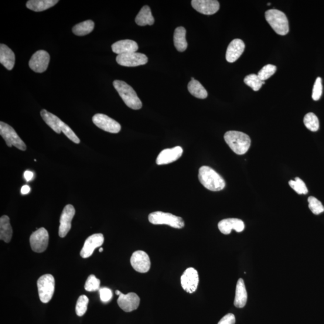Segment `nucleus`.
<instances>
[{"instance_id":"1","label":"nucleus","mask_w":324,"mask_h":324,"mask_svg":"<svg viewBox=\"0 0 324 324\" xmlns=\"http://www.w3.org/2000/svg\"><path fill=\"white\" fill-rule=\"evenodd\" d=\"M198 178L200 183L208 190L217 192L225 188L224 179L209 166L201 167L199 169Z\"/></svg>"},{"instance_id":"2","label":"nucleus","mask_w":324,"mask_h":324,"mask_svg":"<svg viewBox=\"0 0 324 324\" xmlns=\"http://www.w3.org/2000/svg\"><path fill=\"white\" fill-rule=\"evenodd\" d=\"M224 139L230 148L238 155L245 154L250 148L251 140L247 134L238 131H228Z\"/></svg>"},{"instance_id":"3","label":"nucleus","mask_w":324,"mask_h":324,"mask_svg":"<svg viewBox=\"0 0 324 324\" xmlns=\"http://www.w3.org/2000/svg\"><path fill=\"white\" fill-rule=\"evenodd\" d=\"M113 85L122 101L129 108L134 110H138L142 108V102L131 85L124 81L120 80L114 81Z\"/></svg>"},{"instance_id":"4","label":"nucleus","mask_w":324,"mask_h":324,"mask_svg":"<svg viewBox=\"0 0 324 324\" xmlns=\"http://www.w3.org/2000/svg\"><path fill=\"white\" fill-rule=\"evenodd\" d=\"M267 22L279 35L285 36L289 33V23L287 17L284 12L277 9H270L265 12Z\"/></svg>"},{"instance_id":"5","label":"nucleus","mask_w":324,"mask_h":324,"mask_svg":"<svg viewBox=\"0 0 324 324\" xmlns=\"http://www.w3.org/2000/svg\"><path fill=\"white\" fill-rule=\"evenodd\" d=\"M148 220L153 225H166L177 229H182L185 225L182 217L162 211H156L149 214Z\"/></svg>"},{"instance_id":"6","label":"nucleus","mask_w":324,"mask_h":324,"mask_svg":"<svg viewBox=\"0 0 324 324\" xmlns=\"http://www.w3.org/2000/svg\"><path fill=\"white\" fill-rule=\"evenodd\" d=\"M37 288L41 302L47 303L52 299L55 291V279L53 275L46 274L41 276L37 281Z\"/></svg>"},{"instance_id":"7","label":"nucleus","mask_w":324,"mask_h":324,"mask_svg":"<svg viewBox=\"0 0 324 324\" xmlns=\"http://www.w3.org/2000/svg\"><path fill=\"white\" fill-rule=\"evenodd\" d=\"M0 135L4 139L6 145L9 147H12V146H14L16 148L22 150V151H26L27 149V146L25 143L17 134L15 129L3 121L0 122Z\"/></svg>"},{"instance_id":"8","label":"nucleus","mask_w":324,"mask_h":324,"mask_svg":"<svg viewBox=\"0 0 324 324\" xmlns=\"http://www.w3.org/2000/svg\"><path fill=\"white\" fill-rule=\"evenodd\" d=\"M30 243L32 250L36 253L45 252L49 243L48 232L45 228H39L31 235Z\"/></svg>"},{"instance_id":"9","label":"nucleus","mask_w":324,"mask_h":324,"mask_svg":"<svg viewBox=\"0 0 324 324\" xmlns=\"http://www.w3.org/2000/svg\"><path fill=\"white\" fill-rule=\"evenodd\" d=\"M92 120L97 127L111 134H118L121 131V125L107 115L95 114L92 118Z\"/></svg>"},{"instance_id":"10","label":"nucleus","mask_w":324,"mask_h":324,"mask_svg":"<svg viewBox=\"0 0 324 324\" xmlns=\"http://www.w3.org/2000/svg\"><path fill=\"white\" fill-rule=\"evenodd\" d=\"M116 61L122 66L136 67L147 63L148 58L145 54L136 52L118 55Z\"/></svg>"},{"instance_id":"11","label":"nucleus","mask_w":324,"mask_h":324,"mask_svg":"<svg viewBox=\"0 0 324 324\" xmlns=\"http://www.w3.org/2000/svg\"><path fill=\"white\" fill-rule=\"evenodd\" d=\"M199 275L196 269L190 267L186 269L181 277V285L187 292L192 294L199 284Z\"/></svg>"},{"instance_id":"12","label":"nucleus","mask_w":324,"mask_h":324,"mask_svg":"<svg viewBox=\"0 0 324 324\" xmlns=\"http://www.w3.org/2000/svg\"><path fill=\"white\" fill-rule=\"evenodd\" d=\"M50 61V56L46 51L39 50L33 54L29 61L30 69L36 73L45 71Z\"/></svg>"},{"instance_id":"13","label":"nucleus","mask_w":324,"mask_h":324,"mask_svg":"<svg viewBox=\"0 0 324 324\" xmlns=\"http://www.w3.org/2000/svg\"><path fill=\"white\" fill-rule=\"evenodd\" d=\"M75 209L72 205L68 204L64 208L60 219L59 236L64 238L70 231L71 228V221L75 214Z\"/></svg>"},{"instance_id":"14","label":"nucleus","mask_w":324,"mask_h":324,"mask_svg":"<svg viewBox=\"0 0 324 324\" xmlns=\"http://www.w3.org/2000/svg\"><path fill=\"white\" fill-rule=\"evenodd\" d=\"M131 264L135 271L141 273L148 272L151 267L149 256L142 251H136L132 254Z\"/></svg>"},{"instance_id":"15","label":"nucleus","mask_w":324,"mask_h":324,"mask_svg":"<svg viewBox=\"0 0 324 324\" xmlns=\"http://www.w3.org/2000/svg\"><path fill=\"white\" fill-rule=\"evenodd\" d=\"M104 243V237L102 234L91 235L85 240L84 246L80 252L81 257L87 258L93 255L95 248L101 247Z\"/></svg>"},{"instance_id":"16","label":"nucleus","mask_w":324,"mask_h":324,"mask_svg":"<svg viewBox=\"0 0 324 324\" xmlns=\"http://www.w3.org/2000/svg\"><path fill=\"white\" fill-rule=\"evenodd\" d=\"M192 6L197 12L206 15H213L220 9L219 3L216 0H193Z\"/></svg>"},{"instance_id":"17","label":"nucleus","mask_w":324,"mask_h":324,"mask_svg":"<svg viewBox=\"0 0 324 324\" xmlns=\"http://www.w3.org/2000/svg\"><path fill=\"white\" fill-rule=\"evenodd\" d=\"M120 308L126 312H131L138 308L140 298L134 292H130L128 294L121 293L117 300Z\"/></svg>"},{"instance_id":"18","label":"nucleus","mask_w":324,"mask_h":324,"mask_svg":"<svg viewBox=\"0 0 324 324\" xmlns=\"http://www.w3.org/2000/svg\"><path fill=\"white\" fill-rule=\"evenodd\" d=\"M183 152V148L179 146L163 150L157 158L156 163L163 165L175 162L182 157Z\"/></svg>"},{"instance_id":"19","label":"nucleus","mask_w":324,"mask_h":324,"mask_svg":"<svg viewBox=\"0 0 324 324\" xmlns=\"http://www.w3.org/2000/svg\"><path fill=\"white\" fill-rule=\"evenodd\" d=\"M218 228L221 233L228 235L233 230L237 233H241L244 230L245 225L243 221L240 219L230 218V219L221 220L218 224Z\"/></svg>"},{"instance_id":"20","label":"nucleus","mask_w":324,"mask_h":324,"mask_svg":"<svg viewBox=\"0 0 324 324\" xmlns=\"http://www.w3.org/2000/svg\"><path fill=\"white\" fill-rule=\"evenodd\" d=\"M245 49V44L241 39H234L228 46L226 59L228 62L234 63L236 61L243 53Z\"/></svg>"},{"instance_id":"21","label":"nucleus","mask_w":324,"mask_h":324,"mask_svg":"<svg viewBox=\"0 0 324 324\" xmlns=\"http://www.w3.org/2000/svg\"><path fill=\"white\" fill-rule=\"evenodd\" d=\"M138 43L132 40L118 41L112 45V51L118 55L136 53L138 50Z\"/></svg>"},{"instance_id":"22","label":"nucleus","mask_w":324,"mask_h":324,"mask_svg":"<svg viewBox=\"0 0 324 324\" xmlns=\"http://www.w3.org/2000/svg\"><path fill=\"white\" fill-rule=\"evenodd\" d=\"M0 63L9 70H12L15 66V54L5 44L0 45Z\"/></svg>"},{"instance_id":"23","label":"nucleus","mask_w":324,"mask_h":324,"mask_svg":"<svg viewBox=\"0 0 324 324\" xmlns=\"http://www.w3.org/2000/svg\"><path fill=\"white\" fill-rule=\"evenodd\" d=\"M247 293L243 279L238 280L235 290L234 305L236 308H243L246 305Z\"/></svg>"},{"instance_id":"24","label":"nucleus","mask_w":324,"mask_h":324,"mask_svg":"<svg viewBox=\"0 0 324 324\" xmlns=\"http://www.w3.org/2000/svg\"><path fill=\"white\" fill-rule=\"evenodd\" d=\"M59 2L58 0H29L26 6L33 11L39 12L52 8Z\"/></svg>"},{"instance_id":"25","label":"nucleus","mask_w":324,"mask_h":324,"mask_svg":"<svg viewBox=\"0 0 324 324\" xmlns=\"http://www.w3.org/2000/svg\"><path fill=\"white\" fill-rule=\"evenodd\" d=\"M13 230L9 216L4 215L0 218V239L9 243L11 241Z\"/></svg>"},{"instance_id":"26","label":"nucleus","mask_w":324,"mask_h":324,"mask_svg":"<svg viewBox=\"0 0 324 324\" xmlns=\"http://www.w3.org/2000/svg\"><path fill=\"white\" fill-rule=\"evenodd\" d=\"M136 24L139 26H152L154 24L155 19L152 15L151 9L148 6H145L140 10L135 18Z\"/></svg>"},{"instance_id":"27","label":"nucleus","mask_w":324,"mask_h":324,"mask_svg":"<svg viewBox=\"0 0 324 324\" xmlns=\"http://www.w3.org/2000/svg\"><path fill=\"white\" fill-rule=\"evenodd\" d=\"M186 30L183 27H177L173 35V43L176 48L179 52H184L187 48V42L186 38Z\"/></svg>"},{"instance_id":"28","label":"nucleus","mask_w":324,"mask_h":324,"mask_svg":"<svg viewBox=\"0 0 324 324\" xmlns=\"http://www.w3.org/2000/svg\"><path fill=\"white\" fill-rule=\"evenodd\" d=\"M40 115L46 124L48 125L54 132L58 134H61L60 122L61 120L59 117L46 110L41 111Z\"/></svg>"},{"instance_id":"29","label":"nucleus","mask_w":324,"mask_h":324,"mask_svg":"<svg viewBox=\"0 0 324 324\" xmlns=\"http://www.w3.org/2000/svg\"><path fill=\"white\" fill-rule=\"evenodd\" d=\"M188 90L189 93L196 98L204 99L208 96V93L206 88L198 81L195 80H191L188 84Z\"/></svg>"},{"instance_id":"30","label":"nucleus","mask_w":324,"mask_h":324,"mask_svg":"<svg viewBox=\"0 0 324 324\" xmlns=\"http://www.w3.org/2000/svg\"><path fill=\"white\" fill-rule=\"evenodd\" d=\"M94 29V23L93 20H87L74 26L73 27L72 32L75 35L83 36L93 32Z\"/></svg>"},{"instance_id":"31","label":"nucleus","mask_w":324,"mask_h":324,"mask_svg":"<svg viewBox=\"0 0 324 324\" xmlns=\"http://www.w3.org/2000/svg\"><path fill=\"white\" fill-rule=\"evenodd\" d=\"M304 124L310 131L316 132L318 131L319 128L318 118L312 112H309L305 116Z\"/></svg>"},{"instance_id":"32","label":"nucleus","mask_w":324,"mask_h":324,"mask_svg":"<svg viewBox=\"0 0 324 324\" xmlns=\"http://www.w3.org/2000/svg\"><path fill=\"white\" fill-rule=\"evenodd\" d=\"M244 82L255 91L260 90L262 85L265 84V81H262L259 79L258 74H255L247 75V77H245Z\"/></svg>"},{"instance_id":"33","label":"nucleus","mask_w":324,"mask_h":324,"mask_svg":"<svg viewBox=\"0 0 324 324\" xmlns=\"http://www.w3.org/2000/svg\"><path fill=\"white\" fill-rule=\"evenodd\" d=\"M289 185L299 194H306L308 193V189L307 188L306 184L298 177H296L295 180H290Z\"/></svg>"},{"instance_id":"34","label":"nucleus","mask_w":324,"mask_h":324,"mask_svg":"<svg viewBox=\"0 0 324 324\" xmlns=\"http://www.w3.org/2000/svg\"><path fill=\"white\" fill-rule=\"evenodd\" d=\"M89 299L86 295H81L78 299L76 305V313L78 316H83L86 313Z\"/></svg>"},{"instance_id":"35","label":"nucleus","mask_w":324,"mask_h":324,"mask_svg":"<svg viewBox=\"0 0 324 324\" xmlns=\"http://www.w3.org/2000/svg\"><path fill=\"white\" fill-rule=\"evenodd\" d=\"M101 281L94 275L88 276L84 288L88 292L97 291L100 289Z\"/></svg>"},{"instance_id":"36","label":"nucleus","mask_w":324,"mask_h":324,"mask_svg":"<svg viewBox=\"0 0 324 324\" xmlns=\"http://www.w3.org/2000/svg\"><path fill=\"white\" fill-rule=\"evenodd\" d=\"M276 70H277V67L274 65L267 64L262 67L261 70L259 71L258 76L262 81H265L272 76L275 73Z\"/></svg>"},{"instance_id":"37","label":"nucleus","mask_w":324,"mask_h":324,"mask_svg":"<svg viewBox=\"0 0 324 324\" xmlns=\"http://www.w3.org/2000/svg\"><path fill=\"white\" fill-rule=\"evenodd\" d=\"M309 208L312 212L318 215L324 211V207L320 201L313 196H310L308 198Z\"/></svg>"},{"instance_id":"38","label":"nucleus","mask_w":324,"mask_h":324,"mask_svg":"<svg viewBox=\"0 0 324 324\" xmlns=\"http://www.w3.org/2000/svg\"><path fill=\"white\" fill-rule=\"evenodd\" d=\"M60 129L61 132H62L68 138L71 140V141L75 143V144H80V139L79 138L74 134V132L71 130L69 126L64 123L62 121L60 122Z\"/></svg>"},{"instance_id":"39","label":"nucleus","mask_w":324,"mask_h":324,"mask_svg":"<svg viewBox=\"0 0 324 324\" xmlns=\"http://www.w3.org/2000/svg\"><path fill=\"white\" fill-rule=\"evenodd\" d=\"M322 94V79L320 77L317 78L315 84L313 85L312 91V98L316 101L319 100Z\"/></svg>"},{"instance_id":"40","label":"nucleus","mask_w":324,"mask_h":324,"mask_svg":"<svg viewBox=\"0 0 324 324\" xmlns=\"http://www.w3.org/2000/svg\"><path fill=\"white\" fill-rule=\"evenodd\" d=\"M100 297L101 301L107 303L110 301L112 298V292L110 288H102L99 289Z\"/></svg>"},{"instance_id":"41","label":"nucleus","mask_w":324,"mask_h":324,"mask_svg":"<svg viewBox=\"0 0 324 324\" xmlns=\"http://www.w3.org/2000/svg\"><path fill=\"white\" fill-rule=\"evenodd\" d=\"M235 317L233 313H228L221 319L217 324H235Z\"/></svg>"},{"instance_id":"42","label":"nucleus","mask_w":324,"mask_h":324,"mask_svg":"<svg viewBox=\"0 0 324 324\" xmlns=\"http://www.w3.org/2000/svg\"><path fill=\"white\" fill-rule=\"evenodd\" d=\"M24 178L27 181V182H29L31 180L33 179V173L30 170H26L24 172Z\"/></svg>"},{"instance_id":"43","label":"nucleus","mask_w":324,"mask_h":324,"mask_svg":"<svg viewBox=\"0 0 324 324\" xmlns=\"http://www.w3.org/2000/svg\"><path fill=\"white\" fill-rule=\"evenodd\" d=\"M30 192V187L28 185H24L22 187L21 193L23 194H28Z\"/></svg>"},{"instance_id":"44","label":"nucleus","mask_w":324,"mask_h":324,"mask_svg":"<svg viewBox=\"0 0 324 324\" xmlns=\"http://www.w3.org/2000/svg\"><path fill=\"white\" fill-rule=\"evenodd\" d=\"M115 294L118 295H120L121 294V292L120 291H118V290H117V291H115Z\"/></svg>"},{"instance_id":"45","label":"nucleus","mask_w":324,"mask_h":324,"mask_svg":"<svg viewBox=\"0 0 324 324\" xmlns=\"http://www.w3.org/2000/svg\"><path fill=\"white\" fill-rule=\"evenodd\" d=\"M104 251L103 248H99V252H102V251Z\"/></svg>"},{"instance_id":"46","label":"nucleus","mask_w":324,"mask_h":324,"mask_svg":"<svg viewBox=\"0 0 324 324\" xmlns=\"http://www.w3.org/2000/svg\"><path fill=\"white\" fill-rule=\"evenodd\" d=\"M267 5H268V6H270V5H271V4H270V3H268Z\"/></svg>"}]
</instances>
